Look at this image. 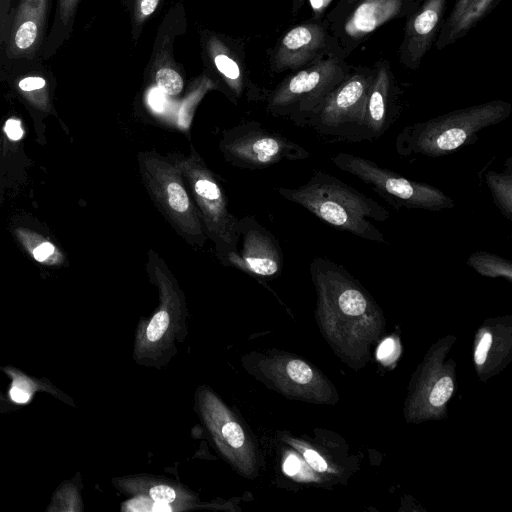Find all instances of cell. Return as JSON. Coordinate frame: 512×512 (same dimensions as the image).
I'll return each instance as SVG.
<instances>
[{"label":"cell","instance_id":"1","mask_svg":"<svg viewBox=\"0 0 512 512\" xmlns=\"http://www.w3.org/2000/svg\"><path fill=\"white\" fill-rule=\"evenodd\" d=\"M277 192L340 231L379 244L386 243L385 236L371 220L384 222L390 217L389 211L374 199L323 170L314 171L304 185L280 187Z\"/></svg>","mask_w":512,"mask_h":512},{"label":"cell","instance_id":"2","mask_svg":"<svg viewBox=\"0 0 512 512\" xmlns=\"http://www.w3.org/2000/svg\"><path fill=\"white\" fill-rule=\"evenodd\" d=\"M148 279L158 290L159 303L147 320H140L133 343V358L139 365L161 368L177 352L176 341L187 336L185 294L165 260L153 249L147 253Z\"/></svg>","mask_w":512,"mask_h":512},{"label":"cell","instance_id":"3","mask_svg":"<svg viewBox=\"0 0 512 512\" xmlns=\"http://www.w3.org/2000/svg\"><path fill=\"white\" fill-rule=\"evenodd\" d=\"M512 104L495 99L453 110L405 126L397 135L396 152L403 157L437 158L450 155L478 140V133L507 119Z\"/></svg>","mask_w":512,"mask_h":512},{"label":"cell","instance_id":"4","mask_svg":"<svg viewBox=\"0 0 512 512\" xmlns=\"http://www.w3.org/2000/svg\"><path fill=\"white\" fill-rule=\"evenodd\" d=\"M137 163L141 183L163 218L186 243L203 247L207 237L173 158L155 150L140 151Z\"/></svg>","mask_w":512,"mask_h":512},{"label":"cell","instance_id":"5","mask_svg":"<svg viewBox=\"0 0 512 512\" xmlns=\"http://www.w3.org/2000/svg\"><path fill=\"white\" fill-rule=\"evenodd\" d=\"M179 167L190 197L197 209L203 231L215 247L222 263L237 249L236 218L229 209V202L219 177L191 145L188 155L171 156Z\"/></svg>","mask_w":512,"mask_h":512},{"label":"cell","instance_id":"6","mask_svg":"<svg viewBox=\"0 0 512 512\" xmlns=\"http://www.w3.org/2000/svg\"><path fill=\"white\" fill-rule=\"evenodd\" d=\"M195 411L222 458L241 476L255 479L262 455L243 420L207 385L195 391Z\"/></svg>","mask_w":512,"mask_h":512},{"label":"cell","instance_id":"7","mask_svg":"<svg viewBox=\"0 0 512 512\" xmlns=\"http://www.w3.org/2000/svg\"><path fill=\"white\" fill-rule=\"evenodd\" d=\"M351 66L338 56H326L298 69L272 93L269 111L307 127L311 114L348 75Z\"/></svg>","mask_w":512,"mask_h":512},{"label":"cell","instance_id":"8","mask_svg":"<svg viewBox=\"0 0 512 512\" xmlns=\"http://www.w3.org/2000/svg\"><path fill=\"white\" fill-rule=\"evenodd\" d=\"M332 163L368 185L396 211L401 208L440 212L455 206L441 189L411 180L376 162L354 154L339 152L330 156Z\"/></svg>","mask_w":512,"mask_h":512},{"label":"cell","instance_id":"9","mask_svg":"<svg viewBox=\"0 0 512 512\" xmlns=\"http://www.w3.org/2000/svg\"><path fill=\"white\" fill-rule=\"evenodd\" d=\"M372 66L352 65L348 75L311 114L307 127L341 141L359 142Z\"/></svg>","mask_w":512,"mask_h":512},{"label":"cell","instance_id":"10","mask_svg":"<svg viewBox=\"0 0 512 512\" xmlns=\"http://www.w3.org/2000/svg\"><path fill=\"white\" fill-rule=\"evenodd\" d=\"M219 150L231 165L250 170L266 168L283 160L310 157V152L301 145L256 123L223 131Z\"/></svg>","mask_w":512,"mask_h":512},{"label":"cell","instance_id":"11","mask_svg":"<svg viewBox=\"0 0 512 512\" xmlns=\"http://www.w3.org/2000/svg\"><path fill=\"white\" fill-rule=\"evenodd\" d=\"M50 0H17L0 34V67L41 57Z\"/></svg>","mask_w":512,"mask_h":512},{"label":"cell","instance_id":"12","mask_svg":"<svg viewBox=\"0 0 512 512\" xmlns=\"http://www.w3.org/2000/svg\"><path fill=\"white\" fill-rule=\"evenodd\" d=\"M418 5L417 0H358L328 24L341 57L346 60L379 27L406 17Z\"/></svg>","mask_w":512,"mask_h":512},{"label":"cell","instance_id":"13","mask_svg":"<svg viewBox=\"0 0 512 512\" xmlns=\"http://www.w3.org/2000/svg\"><path fill=\"white\" fill-rule=\"evenodd\" d=\"M238 243L222 264L253 277L271 278L283 267V253L276 237L253 217L238 219Z\"/></svg>","mask_w":512,"mask_h":512},{"label":"cell","instance_id":"14","mask_svg":"<svg viewBox=\"0 0 512 512\" xmlns=\"http://www.w3.org/2000/svg\"><path fill=\"white\" fill-rule=\"evenodd\" d=\"M326 56L342 58L324 17H313L281 38L274 54V67L298 70Z\"/></svg>","mask_w":512,"mask_h":512},{"label":"cell","instance_id":"15","mask_svg":"<svg viewBox=\"0 0 512 512\" xmlns=\"http://www.w3.org/2000/svg\"><path fill=\"white\" fill-rule=\"evenodd\" d=\"M372 68L360 141L379 139L400 114L401 89L390 62L379 59Z\"/></svg>","mask_w":512,"mask_h":512},{"label":"cell","instance_id":"16","mask_svg":"<svg viewBox=\"0 0 512 512\" xmlns=\"http://www.w3.org/2000/svg\"><path fill=\"white\" fill-rule=\"evenodd\" d=\"M447 0H422L406 16L403 40L398 49L400 64L410 70L420 67L435 43L444 21Z\"/></svg>","mask_w":512,"mask_h":512},{"label":"cell","instance_id":"17","mask_svg":"<svg viewBox=\"0 0 512 512\" xmlns=\"http://www.w3.org/2000/svg\"><path fill=\"white\" fill-rule=\"evenodd\" d=\"M113 482L128 496L167 504L173 511L188 509L198 500L189 488L164 477L138 474L116 478Z\"/></svg>","mask_w":512,"mask_h":512},{"label":"cell","instance_id":"18","mask_svg":"<svg viewBox=\"0 0 512 512\" xmlns=\"http://www.w3.org/2000/svg\"><path fill=\"white\" fill-rule=\"evenodd\" d=\"M502 0H455L444 18L435 41L437 50H443L466 36L481 20L490 14Z\"/></svg>","mask_w":512,"mask_h":512},{"label":"cell","instance_id":"19","mask_svg":"<svg viewBox=\"0 0 512 512\" xmlns=\"http://www.w3.org/2000/svg\"><path fill=\"white\" fill-rule=\"evenodd\" d=\"M79 2L80 0L56 1L54 19L40 55L42 60L51 58L70 37Z\"/></svg>","mask_w":512,"mask_h":512},{"label":"cell","instance_id":"20","mask_svg":"<svg viewBox=\"0 0 512 512\" xmlns=\"http://www.w3.org/2000/svg\"><path fill=\"white\" fill-rule=\"evenodd\" d=\"M485 182L495 206L507 220L512 221V157L506 159L505 169L501 172L487 171Z\"/></svg>","mask_w":512,"mask_h":512},{"label":"cell","instance_id":"21","mask_svg":"<svg viewBox=\"0 0 512 512\" xmlns=\"http://www.w3.org/2000/svg\"><path fill=\"white\" fill-rule=\"evenodd\" d=\"M466 264L484 276L503 277L509 281L512 279L511 261L490 252H473L467 258Z\"/></svg>","mask_w":512,"mask_h":512},{"label":"cell","instance_id":"22","mask_svg":"<svg viewBox=\"0 0 512 512\" xmlns=\"http://www.w3.org/2000/svg\"><path fill=\"white\" fill-rule=\"evenodd\" d=\"M155 82L166 96H177L184 86L181 75L170 67L159 68L155 73Z\"/></svg>","mask_w":512,"mask_h":512},{"label":"cell","instance_id":"23","mask_svg":"<svg viewBox=\"0 0 512 512\" xmlns=\"http://www.w3.org/2000/svg\"><path fill=\"white\" fill-rule=\"evenodd\" d=\"M454 383L449 376H444L437 381L433 387L430 395L429 402L434 407L442 406L452 395Z\"/></svg>","mask_w":512,"mask_h":512},{"label":"cell","instance_id":"24","mask_svg":"<svg viewBox=\"0 0 512 512\" xmlns=\"http://www.w3.org/2000/svg\"><path fill=\"white\" fill-rule=\"evenodd\" d=\"M215 65L219 72L227 79L237 80L240 76L238 64L225 54H217L214 58Z\"/></svg>","mask_w":512,"mask_h":512},{"label":"cell","instance_id":"25","mask_svg":"<svg viewBox=\"0 0 512 512\" xmlns=\"http://www.w3.org/2000/svg\"><path fill=\"white\" fill-rule=\"evenodd\" d=\"M300 448H302L301 451L305 460L314 470L318 472H324L327 470V463L319 453L307 447Z\"/></svg>","mask_w":512,"mask_h":512},{"label":"cell","instance_id":"26","mask_svg":"<svg viewBox=\"0 0 512 512\" xmlns=\"http://www.w3.org/2000/svg\"><path fill=\"white\" fill-rule=\"evenodd\" d=\"M148 104L155 112L161 113L166 107V95L157 87L150 89Z\"/></svg>","mask_w":512,"mask_h":512},{"label":"cell","instance_id":"27","mask_svg":"<svg viewBox=\"0 0 512 512\" xmlns=\"http://www.w3.org/2000/svg\"><path fill=\"white\" fill-rule=\"evenodd\" d=\"M357 1L358 0H338L334 7L324 15V19L328 24L332 23Z\"/></svg>","mask_w":512,"mask_h":512},{"label":"cell","instance_id":"28","mask_svg":"<svg viewBox=\"0 0 512 512\" xmlns=\"http://www.w3.org/2000/svg\"><path fill=\"white\" fill-rule=\"evenodd\" d=\"M492 344V336L490 333H485L480 340L475 350V362L478 365H482L487 357L488 350Z\"/></svg>","mask_w":512,"mask_h":512},{"label":"cell","instance_id":"29","mask_svg":"<svg viewBox=\"0 0 512 512\" xmlns=\"http://www.w3.org/2000/svg\"><path fill=\"white\" fill-rule=\"evenodd\" d=\"M159 0H138L136 17L142 21L149 17L157 8Z\"/></svg>","mask_w":512,"mask_h":512},{"label":"cell","instance_id":"30","mask_svg":"<svg viewBox=\"0 0 512 512\" xmlns=\"http://www.w3.org/2000/svg\"><path fill=\"white\" fill-rule=\"evenodd\" d=\"M4 131L9 139L16 141L22 138L24 131L21 128V123L17 119H9L6 121Z\"/></svg>","mask_w":512,"mask_h":512},{"label":"cell","instance_id":"31","mask_svg":"<svg viewBox=\"0 0 512 512\" xmlns=\"http://www.w3.org/2000/svg\"><path fill=\"white\" fill-rule=\"evenodd\" d=\"M9 396L12 401L18 403V404H25L30 401L32 395L25 390L12 385L9 390Z\"/></svg>","mask_w":512,"mask_h":512},{"label":"cell","instance_id":"32","mask_svg":"<svg viewBox=\"0 0 512 512\" xmlns=\"http://www.w3.org/2000/svg\"><path fill=\"white\" fill-rule=\"evenodd\" d=\"M54 250L55 248L51 243L45 242L33 250V256L37 261L42 262L53 254Z\"/></svg>","mask_w":512,"mask_h":512},{"label":"cell","instance_id":"33","mask_svg":"<svg viewBox=\"0 0 512 512\" xmlns=\"http://www.w3.org/2000/svg\"><path fill=\"white\" fill-rule=\"evenodd\" d=\"M14 0H0V34L8 19Z\"/></svg>","mask_w":512,"mask_h":512},{"label":"cell","instance_id":"34","mask_svg":"<svg viewBox=\"0 0 512 512\" xmlns=\"http://www.w3.org/2000/svg\"><path fill=\"white\" fill-rule=\"evenodd\" d=\"M283 470L287 475H295L300 470V461L297 457L290 455L284 462Z\"/></svg>","mask_w":512,"mask_h":512},{"label":"cell","instance_id":"35","mask_svg":"<svg viewBox=\"0 0 512 512\" xmlns=\"http://www.w3.org/2000/svg\"><path fill=\"white\" fill-rule=\"evenodd\" d=\"M394 349V341L391 338L386 339L378 348L377 357L384 359L389 356Z\"/></svg>","mask_w":512,"mask_h":512},{"label":"cell","instance_id":"36","mask_svg":"<svg viewBox=\"0 0 512 512\" xmlns=\"http://www.w3.org/2000/svg\"><path fill=\"white\" fill-rule=\"evenodd\" d=\"M330 2L331 0H310L311 6L315 12L314 17H324L322 12L326 9Z\"/></svg>","mask_w":512,"mask_h":512},{"label":"cell","instance_id":"37","mask_svg":"<svg viewBox=\"0 0 512 512\" xmlns=\"http://www.w3.org/2000/svg\"><path fill=\"white\" fill-rule=\"evenodd\" d=\"M419 3L422 1V0H417Z\"/></svg>","mask_w":512,"mask_h":512}]
</instances>
